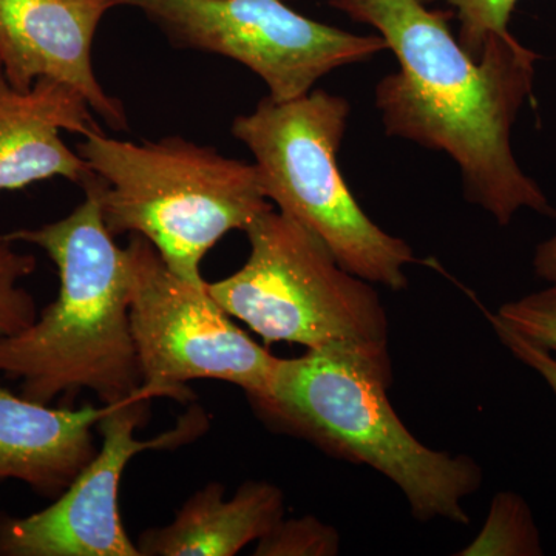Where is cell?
<instances>
[{
	"label": "cell",
	"instance_id": "19",
	"mask_svg": "<svg viewBox=\"0 0 556 556\" xmlns=\"http://www.w3.org/2000/svg\"><path fill=\"white\" fill-rule=\"evenodd\" d=\"M490 324L495 329L497 338L501 343L514 354L518 361L527 367L532 368L538 375L543 378L544 382L551 387L556 396V354H552L551 351L544 350V348L535 345L517 332L511 331L510 328L506 327L503 321L497 320L493 314H489Z\"/></svg>",
	"mask_w": 556,
	"mask_h": 556
},
{
	"label": "cell",
	"instance_id": "10",
	"mask_svg": "<svg viewBox=\"0 0 556 556\" xmlns=\"http://www.w3.org/2000/svg\"><path fill=\"white\" fill-rule=\"evenodd\" d=\"M113 0H0V64L16 90L53 79L83 94L113 130H129L123 101L94 75L91 47Z\"/></svg>",
	"mask_w": 556,
	"mask_h": 556
},
{
	"label": "cell",
	"instance_id": "1",
	"mask_svg": "<svg viewBox=\"0 0 556 556\" xmlns=\"http://www.w3.org/2000/svg\"><path fill=\"white\" fill-rule=\"evenodd\" d=\"M351 21L382 36L397 72L376 86L388 137L442 152L456 164L464 197L497 225L522 208L556 219V208L519 166L511 131L532 97L538 54L514 35L492 38L473 60L448 21L452 11L420 0H329Z\"/></svg>",
	"mask_w": 556,
	"mask_h": 556
},
{
	"label": "cell",
	"instance_id": "11",
	"mask_svg": "<svg viewBox=\"0 0 556 556\" xmlns=\"http://www.w3.org/2000/svg\"><path fill=\"white\" fill-rule=\"evenodd\" d=\"M83 94L53 79L36 80L30 90L14 89L0 64V192L21 190L51 178L84 186L94 178L61 131L104 134Z\"/></svg>",
	"mask_w": 556,
	"mask_h": 556
},
{
	"label": "cell",
	"instance_id": "2",
	"mask_svg": "<svg viewBox=\"0 0 556 556\" xmlns=\"http://www.w3.org/2000/svg\"><path fill=\"white\" fill-rule=\"evenodd\" d=\"M84 192L67 217L3 237L42 249L60 274L56 300L30 327L0 338V375L20 380L21 396L39 404L86 390L102 405H119L141 388L129 258L105 226L98 197Z\"/></svg>",
	"mask_w": 556,
	"mask_h": 556
},
{
	"label": "cell",
	"instance_id": "15",
	"mask_svg": "<svg viewBox=\"0 0 556 556\" xmlns=\"http://www.w3.org/2000/svg\"><path fill=\"white\" fill-rule=\"evenodd\" d=\"M38 269V260L0 239V338L14 336L38 318L36 302L22 281Z\"/></svg>",
	"mask_w": 556,
	"mask_h": 556
},
{
	"label": "cell",
	"instance_id": "4",
	"mask_svg": "<svg viewBox=\"0 0 556 556\" xmlns=\"http://www.w3.org/2000/svg\"><path fill=\"white\" fill-rule=\"evenodd\" d=\"M113 237L141 236L178 277L206 283L201 263L232 230H247L273 208L254 163L181 137L130 142L90 135L79 142Z\"/></svg>",
	"mask_w": 556,
	"mask_h": 556
},
{
	"label": "cell",
	"instance_id": "17",
	"mask_svg": "<svg viewBox=\"0 0 556 556\" xmlns=\"http://www.w3.org/2000/svg\"><path fill=\"white\" fill-rule=\"evenodd\" d=\"M426 5L445 3L459 22L456 38L473 60H479L492 38L511 35V14L519 0H420Z\"/></svg>",
	"mask_w": 556,
	"mask_h": 556
},
{
	"label": "cell",
	"instance_id": "14",
	"mask_svg": "<svg viewBox=\"0 0 556 556\" xmlns=\"http://www.w3.org/2000/svg\"><path fill=\"white\" fill-rule=\"evenodd\" d=\"M457 555H543L540 532L526 501L514 492L497 493L481 532Z\"/></svg>",
	"mask_w": 556,
	"mask_h": 556
},
{
	"label": "cell",
	"instance_id": "6",
	"mask_svg": "<svg viewBox=\"0 0 556 556\" xmlns=\"http://www.w3.org/2000/svg\"><path fill=\"white\" fill-rule=\"evenodd\" d=\"M249 257L206 287L266 343L340 350L391 368L388 316L372 283L343 268L316 233L269 208L247 230Z\"/></svg>",
	"mask_w": 556,
	"mask_h": 556
},
{
	"label": "cell",
	"instance_id": "12",
	"mask_svg": "<svg viewBox=\"0 0 556 556\" xmlns=\"http://www.w3.org/2000/svg\"><path fill=\"white\" fill-rule=\"evenodd\" d=\"M112 407H50L0 387V482L56 500L97 455L93 430Z\"/></svg>",
	"mask_w": 556,
	"mask_h": 556
},
{
	"label": "cell",
	"instance_id": "5",
	"mask_svg": "<svg viewBox=\"0 0 556 556\" xmlns=\"http://www.w3.org/2000/svg\"><path fill=\"white\" fill-rule=\"evenodd\" d=\"M350 116L345 98L314 89L291 101L263 98L230 131L251 150L263 192L278 211L316 233L354 276L404 291L415 252L368 217L340 172Z\"/></svg>",
	"mask_w": 556,
	"mask_h": 556
},
{
	"label": "cell",
	"instance_id": "18",
	"mask_svg": "<svg viewBox=\"0 0 556 556\" xmlns=\"http://www.w3.org/2000/svg\"><path fill=\"white\" fill-rule=\"evenodd\" d=\"M493 316L521 338L556 354V283L504 303Z\"/></svg>",
	"mask_w": 556,
	"mask_h": 556
},
{
	"label": "cell",
	"instance_id": "16",
	"mask_svg": "<svg viewBox=\"0 0 556 556\" xmlns=\"http://www.w3.org/2000/svg\"><path fill=\"white\" fill-rule=\"evenodd\" d=\"M257 543L255 556H334L340 551V533L314 515L283 517Z\"/></svg>",
	"mask_w": 556,
	"mask_h": 556
},
{
	"label": "cell",
	"instance_id": "7",
	"mask_svg": "<svg viewBox=\"0 0 556 556\" xmlns=\"http://www.w3.org/2000/svg\"><path fill=\"white\" fill-rule=\"evenodd\" d=\"M126 252L139 397L185 404L193 397L188 383L201 379L223 380L248 397L268 393L280 358L233 324L206 283L178 277L144 237L131 236Z\"/></svg>",
	"mask_w": 556,
	"mask_h": 556
},
{
	"label": "cell",
	"instance_id": "13",
	"mask_svg": "<svg viewBox=\"0 0 556 556\" xmlns=\"http://www.w3.org/2000/svg\"><path fill=\"white\" fill-rule=\"evenodd\" d=\"M285 517V495L268 481H248L226 497L208 482L188 497L169 525L142 533L141 556H233Z\"/></svg>",
	"mask_w": 556,
	"mask_h": 556
},
{
	"label": "cell",
	"instance_id": "20",
	"mask_svg": "<svg viewBox=\"0 0 556 556\" xmlns=\"http://www.w3.org/2000/svg\"><path fill=\"white\" fill-rule=\"evenodd\" d=\"M533 270L541 280L556 283V233L538 244L533 255Z\"/></svg>",
	"mask_w": 556,
	"mask_h": 556
},
{
	"label": "cell",
	"instance_id": "3",
	"mask_svg": "<svg viewBox=\"0 0 556 556\" xmlns=\"http://www.w3.org/2000/svg\"><path fill=\"white\" fill-rule=\"evenodd\" d=\"M391 368L340 350L280 358L268 393L248 397L273 430L305 439L328 455L367 466L404 493L419 521L470 522L463 501L482 484L466 455L427 447L391 407Z\"/></svg>",
	"mask_w": 556,
	"mask_h": 556
},
{
	"label": "cell",
	"instance_id": "9",
	"mask_svg": "<svg viewBox=\"0 0 556 556\" xmlns=\"http://www.w3.org/2000/svg\"><path fill=\"white\" fill-rule=\"evenodd\" d=\"M149 399L135 397L113 405L97 426L100 450L54 503L30 517L0 521V555L141 556L121 519L124 470L135 456L178 447L206 426L203 413H188L172 430L141 441L137 430L149 416Z\"/></svg>",
	"mask_w": 556,
	"mask_h": 556
},
{
	"label": "cell",
	"instance_id": "8",
	"mask_svg": "<svg viewBox=\"0 0 556 556\" xmlns=\"http://www.w3.org/2000/svg\"><path fill=\"white\" fill-rule=\"evenodd\" d=\"M144 14L177 49L206 51L254 72L270 100L291 101L334 70L388 51L382 36L321 24L283 0H113Z\"/></svg>",
	"mask_w": 556,
	"mask_h": 556
}]
</instances>
